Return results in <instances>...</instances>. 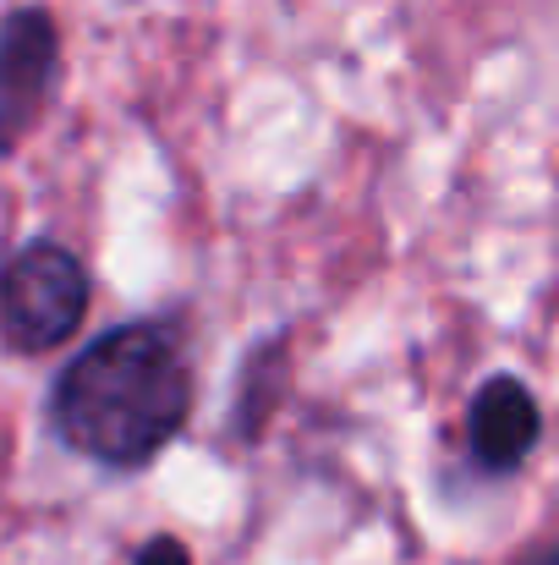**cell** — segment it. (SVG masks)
Masks as SVG:
<instances>
[{
    "label": "cell",
    "instance_id": "obj_6",
    "mask_svg": "<svg viewBox=\"0 0 559 565\" xmlns=\"http://www.w3.org/2000/svg\"><path fill=\"white\" fill-rule=\"evenodd\" d=\"M132 565H192V550H186L176 533H149L132 550Z\"/></svg>",
    "mask_w": 559,
    "mask_h": 565
},
{
    "label": "cell",
    "instance_id": "obj_3",
    "mask_svg": "<svg viewBox=\"0 0 559 565\" xmlns=\"http://www.w3.org/2000/svg\"><path fill=\"white\" fill-rule=\"evenodd\" d=\"M61 83V22L28 0L0 17V160H11L44 121Z\"/></svg>",
    "mask_w": 559,
    "mask_h": 565
},
{
    "label": "cell",
    "instance_id": "obj_5",
    "mask_svg": "<svg viewBox=\"0 0 559 565\" xmlns=\"http://www.w3.org/2000/svg\"><path fill=\"white\" fill-rule=\"evenodd\" d=\"M291 390V324H275L264 341L247 347L241 369H236V384H230V417H225V434L230 445L252 450L264 445L280 401Z\"/></svg>",
    "mask_w": 559,
    "mask_h": 565
},
{
    "label": "cell",
    "instance_id": "obj_7",
    "mask_svg": "<svg viewBox=\"0 0 559 565\" xmlns=\"http://www.w3.org/2000/svg\"><path fill=\"white\" fill-rule=\"evenodd\" d=\"M516 565H559V555H555V544H538L527 561H516Z\"/></svg>",
    "mask_w": 559,
    "mask_h": 565
},
{
    "label": "cell",
    "instance_id": "obj_4",
    "mask_svg": "<svg viewBox=\"0 0 559 565\" xmlns=\"http://www.w3.org/2000/svg\"><path fill=\"white\" fill-rule=\"evenodd\" d=\"M538 445H544L538 390L516 374H488L466 401V434H461L472 478L505 483V478H516L533 461Z\"/></svg>",
    "mask_w": 559,
    "mask_h": 565
},
{
    "label": "cell",
    "instance_id": "obj_1",
    "mask_svg": "<svg viewBox=\"0 0 559 565\" xmlns=\"http://www.w3.org/2000/svg\"><path fill=\"white\" fill-rule=\"evenodd\" d=\"M197 412V374L176 319L149 313L110 324L50 379V439L99 472H149Z\"/></svg>",
    "mask_w": 559,
    "mask_h": 565
},
{
    "label": "cell",
    "instance_id": "obj_2",
    "mask_svg": "<svg viewBox=\"0 0 559 565\" xmlns=\"http://www.w3.org/2000/svg\"><path fill=\"white\" fill-rule=\"evenodd\" d=\"M88 308L94 275L66 242L33 236L0 264V347L11 358H50L72 347Z\"/></svg>",
    "mask_w": 559,
    "mask_h": 565
}]
</instances>
